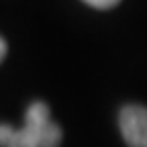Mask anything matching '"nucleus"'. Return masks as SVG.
<instances>
[{"mask_svg":"<svg viewBox=\"0 0 147 147\" xmlns=\"http://www.w3.org/2000/svg\"><path fill=\"white\" fill-rule=\"evenodd\" d=\"M86 4H90V6H94V8H113V6H117L121 0H84Z\"/></svg>","mask_w":147,"mask_h":147,"instance_id":"obj_3","label":"nucleus"},{"mask_svg":"<svg viewBox=\"0 0 147 147\" xmlns=\"http://www.w3.org/2000/svg\"><path fill=\"white\" fill-rule=\"evenodd\" d=\"M4 55H6V43H4L2 37H0V61L4 59Z\"/></svg>","mask_w":147,"mask_h":147,"instance_id":"obj_4","label":"nucleus"},{"mask_svg":"<svg viewBox=\"0 0 147 147\" xmlns=\"http://www.w3.org/2000/svg\"><path fill=\"white\" fill-rule=\"evenodd\" d=\"M119 127L129 147H147V108L129 104L119 115Z\"/></svg>","mask_w":147,"mask_h":147,"instance_id":"obj_2","label":"nucleus"},{"mask_svg":"<svg viewBox=\"0 0 147 147\" xmlns=\"http://www.w3.org/2000/svg\"><path fill=\"white\" fill-rule=\"evenodd\" d=\"M59 143L61 129L51 123L45 102H33L27 108L21 129L0 123V147H59Z\"/></svg>","mask_w":147,"mask_h":147,"instance_id":"obj_1","label":"nucleus"}]
</instances>
